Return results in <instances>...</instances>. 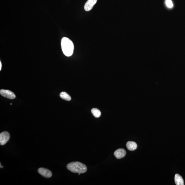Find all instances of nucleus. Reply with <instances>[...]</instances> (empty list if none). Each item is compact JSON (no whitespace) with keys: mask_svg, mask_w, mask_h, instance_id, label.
<instances>
[{"mask_svg":"<svg viewBox=\"0 0 185 185\" xmlns=\"http://www.w3.org/2000/svg\"><path fill=\"white\" fill-rule=\"evenodd\" d=\"M126 146L128 149L130 151H134L137 147V144L133 141H129L127 143Z\"/></svg>","mask_w":185,"mask_h":185,"instance_id":"8","label":"nucleus"},{"mask_svg":"<svg viewBox=\"0 0 185 185\" xmlns=\"http://www.w3.org/2000/svg\"><path fill=\"white\" fill-rule=\"evenodd\" d=\"M38 172L41 176L46 178H50L52 176L51 171L44 168H40L38 169Z\"/></svg>","mask_w":185,"mask_h":185,"instance_id":"4","label":"nucleus"},{"mask_svg":"<svg viewBox=\"0 0 185 185\" xmlns=\"http://www.w3.org/2000/svg\"><path fill=\"white\" fill-rule=\"evenodd\" d=\"M1 165V168H3V166H1V165Z\"/></svg>","mask_w":185,"mask_h":185,"instance_id":"14","label":"nucleus"},{"mask_svg":"<svg viewBox=\"0 0 185 185\" xmlns=\"http://www.w3.org/2000/svg\"><path fill=\"white\" fill-rule=\"evenodd\" d=\"M0 94L3 97L9 99H14L15 97L14 93L8 90H0Z\"/></svg>","mask_w":185,"mask_h":185,"instance_id":"5","label":"nucleus"},{"mask_svg":"<svg viewBox=\"0 0 185 185\" xmlns=\"http://www.w3.org/2000/svg\"><path fill=\"white\" fill-rule=\"evenodd\" d=\"M10 139L9 133L7 131H3L0 134V144L4 145L6 144Z\"/></svg>","mask_w":185,"mask_h":185,"instance_id":"3","label":"nucleus"},{"mask_svg":"<svg viewBox=\"0 0 185 185\" xmlns=\"http://www.w3.org/2000/svg\"><path fill=\"white\" fill-rule=\"evenodd\" d=\"M60 96L61 98L67 101H70L71 99L70 96L65 92H61Z\"/></svg>","mask_w":185,"mask_h":185,"instance_id":"10","label":"nucleus"},{"mask_svg":"<svg viewBox=\"0 0 185 185\" xmlns=\"http://www.w3.org/2000/svg\"><path fill=\"white\" fill-rule=\"evenodd\" d=\"M91 112L93 115V116L96 118H99L101 116V113L100 111L97 109H92L91 110Z\"/></svg>","mask_w":185,"mask_h":185,"instance_id":"11","label":"nucleus"},{"mask_svg":"<svg viewBox=\"0 0 185 185\" xmlns=\"http://www.w3.org/2000/svg\"><path fill=\"white\" fill-rule=\"evenodd\" d=\"M174 180L177 185H184V180L181 176L179 174H176L174 177Z\"/></svg>","mask_w":185,"mask_h":185,"instance_id":"9","label":"nucleus"},{"mask_svg":"<svg viewBox=\"0 0 185 185\" xmlns=\"http://www.w3.org/2000/svg\"><path fill=\"white\" fill-rule=\"evenodd\" d=\"M1 67H2V64H1V62H0V70H1Z\"/></svg>","mask_w":185,"mask_h":185,"instance_id":"13","label":"nucleus"},{"mask_svg":"<svg viewBox=\"0 0 185 185\" xmlns=\"http://www.w3.org/2000/svg\"><path fill=\"white\" fill-rule=\"evenodd\" d=\"M61 46L64 55L67 57L72 55L74 46V44L70 40L66 37L63 38L61 41Z\"/></svg>","mask_w":185,"mask_h":185,"instance_id":"1","label":"nucleus"},{"mask_svg":"<svg viewBox=\"0 0 185 185\" xmlns=\"http://www.w3.org/2000/svg\"><path fill=\"white\" fill-rule=\"evenodd\" d=\"M126 154V151L123 148H120L117 150L114 153L115 156L118 159L124 158Z\"/></svg>","mask_w":185,"mask_h":185,"instance_id":"6","label":"nucleus"},{"mask_svg":"<svg viewBox=\"0 0 185 185\" xmlns=\"http://www.w3.org/2000/svg\"><path fill=\"white\" fill-rule=\"evenodd\" d=\"M67 168L70 172L75 173H84L87 170L86 165L78 162H72L68 164Z\"/></svg>","mask_w":185,"mask_h":185,"instance_id":"2","label":"nucleus"},{"mask_svg":"<svg viewBox=\"0 0 185 185\" xmlns=\"http://www.w3.org/2000/svg\"><path fill=\"white\" fill-rule=\"evenodd\" d=\"M166 3L167 6L168 8H172L173 6V4L172 0H166Z\"/></svg>","mask_w":185,"mask_h":185,"instance_id":"12","label":"nucleus"},{"mask_svg":"<svg viewBox=\"0 0 185 185\" xmlns=\"http://www.w3.org/2000/svg\"><path fill=\"white\" fill-rule=\"evenodd\" d=\"M97 2V0H88L84 7L85 11H88L91 10Z\"/></svg>","mask_w":185,"mask_h":185,"instance_id":"7","label":"nucleus"}]
</instances>
